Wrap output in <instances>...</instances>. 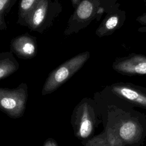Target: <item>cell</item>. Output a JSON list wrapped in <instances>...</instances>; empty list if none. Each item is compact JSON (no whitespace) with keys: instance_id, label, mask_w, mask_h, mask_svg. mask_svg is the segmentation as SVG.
I'll list each match as a JSON object with an SVG mask.
<instances>
[{"instance_id":"5b68a950","label":"cell","mask_w":146,"mask_h":146,"mask_svg":"<svg viewBox=\"0 0 146 146\" xmlns=\"http://www.w3.org/2000/svg\"><path fill=\"white\" fill-rule=\"evenodd\" d=\"M95 6L92 0L81 1L70 17L64 34L68 35L78 33L84 27V23L92 18Z\"/></svg>"},{"instance_id":"6da1fadb","label":"cell","mask_w":146,"mask_h":146,"mask_svg":"<svg viewBox=\"0 0 146 146\" xmlns=\"http://www.w3.org/2000/svg\"><path fill=\"white\" fill-rule=\"evenodd\" d=\"M62 10V6L58 0H40L25 21L24 26L42 34L52 26Z\"/></svg>"},{"instance_id":"5bb4252c","label":"cell","mask_w":146,"mask_h":146,"mask_svg":"<svg viewBox=\"0 0 146 146\" xmlns=\"http://www.w3.org/2000/svg\"><path fill=\"white\" fill-rule=\"evenodd\" d=\"M119 22V18L116 15H113L107 19L104 25L101 27L100 30H98V34L100 35L103 34L107 31L114 29L117 25Z\"/></svg>"},{"instance_id":"30bf717a","label":"cell","mask_w":146,"mask_h":146,"mask_svg":"<svg viewBox=\"0 0 146 146\" xmlns=\"http://www.w3.org/2000/svg\"><path fill=\"white\" fill-rule=\"evenodd\" d=\"M124 142L116 132L107 129L106 133L90 139L84 144L85 146H123Z\"/></svg>"},{"instance_id":"9c48e42d","label":"cell","mask_w":146,"mask_h":146,"mask_svg":"<svg viewBox=\"0 0 146 146\" xmlns=\"http://www.w3.org/2000/svg\"><path fill=\"white\" fill-rule=\"evenodd\" d=\"M117 132L119 137L127 144H132L141 136L140 128L132 119L123 121L118 127Z\"/></svg>"},{"instance_id":"7a4b0ae2","label":"cell","mask_w":146,"mask_h":146,"mask_svg":"<svg viewBox=\"0 0 146 146\" xmlns=\"http://www.w3.org/2000/svg\"><path fill=\"white\" fill-rule=\"evenodd\" d=\"M89 57L90 52L88 51L79 54L54 69L43 85L42 95L44 96L58 89L83 66Z\"/></svg>"},{"instance_id":"277c9868","label":"cell","mask_w":146,"mask_h":146,"mask_svg":"<svg viewBox=\"0 0 146 146\" xmlns=\"http://www.w3.org/2000/svg\"><path fill=\"white\" fill-rule=\"evenodd\" d=\"M73 127L75 136L81 140L90 137L94 133L95 115L91 106L87 102L79 104L74 112Z\"/></svg>"},{"instance_id":"8fae6325","label":"cell","mask_w":146,"mask_h":146,"mask_svg":"<svg viewBox=\"0 0 146 146\" xmlns=\"http://www.w3.org/2000/svg\"><path fill=\"white\" fill-rule=\"evenodd\" d=\"M19 64L11 51L0 52V80L16 72Z\"/></svg>"},{"instance_id":"4fadbf2b","label":"cell","mask_w":146,"mask_h":146,"mask_svg":"<svg viewBox=\"0 0 146 146\" xmlns=\"http://www.w3.org/2000/svg\"><path fill=\"white\" fill-rule=\"evenodd\" d=\"M16 1L17 0H0V31L6 30L5 15L10 12Z\"/></svg>"},{"instance_id":"8992f818","label":"cell","mask_w":146,"mask_h":146,"mask_svg":"<svg viewBox=\"0 0 146 146\" xmlns=\"http://www.w3.org/2000/svg\"><path fill=\"white\" fill-rule=\"evenodd\" d=\"M10 51L19 58L29 59L35 57L37 53L36 38L25 34L12 39Z\"/></svg>"},{"instance_id":"2e32d148","label":"cell","mask_w":146,"mask_h":146,"mask_svg":"<svg viewBox=\"0 0 146 146\" xmlns=\"http://www.w3.org/2000/svg\"><path fill=\"white\" fill-rule=\"evenodd\" d=\"M70 1H71V2L73 7L75 8H76L77 7V6L79 5L80 2L81 1V0H70Z\"/></svg>"},{"instance_id":"ba28073f","label":"cell","mask_w":146,"mask_h":146,"mask_svg":"<svg viewBox=\"0 0 146 146\" xmlns=\"http://www.w3.org/2000/svg\"><path fill=\"white\" fill-rule=\"evenodd\" d=\"M113 68L127 75H146V56L136 55L115 62Z\"/></svg>"},{"instance_id":"3957f363","label":"cell","mask_w":146,"mask_h":146,"mask_svg":"<svg viewBox=\"0 0 146 146\" xmlns=\"http://www.w3.org/2000/svg\"><path fill=\"white\" fill-rule=\"evenodd\" d=\"M27 96L25 83L14 89L0 88V110L11 118L21 117L26 109Z\"/></svg>"},{"instance_id":"9a60e30c","label":"cell","mask_w":146,"mask_h":146,"mask_svg":"<svg viewBox=\"0 0 146 146\" xmlns=\"http://www.w3.org/2000/svg\"><path fill=\"white\" fill-rule=\"evenodd\" d=\"M43 146H58V145L57 143L54 139L52 138H49L45 141Z\"/></svg>"},{"instance_id":"52a82bcc","label":"cell","mask_w":146,"mask_h":146,"mask_svg":"<svg viewBox=\"0 0 146 146\" xmlns=\"http://www.w3.org/2000/svg\"><path fill=\"white\" fill-rule=\"evenodd\" d=\"M112 91L117 96L146 110V92L129 84L117 83L111 86Z\"/></svg>"},{"instance_id":"7c38bea8","label":"cell","mask_w":146,"mask_h":146,"mask_svg":"<svg viewBox=\"0 0 146 146\" xmlns=\"http://www.w3.org/2000/svg\"><path fill=\"white\" fill-rule=\"evenodd\" d=\"M40 0H20L17 23L24 26L25 21L34 9Z\"/></svg>"}]
</instances>
